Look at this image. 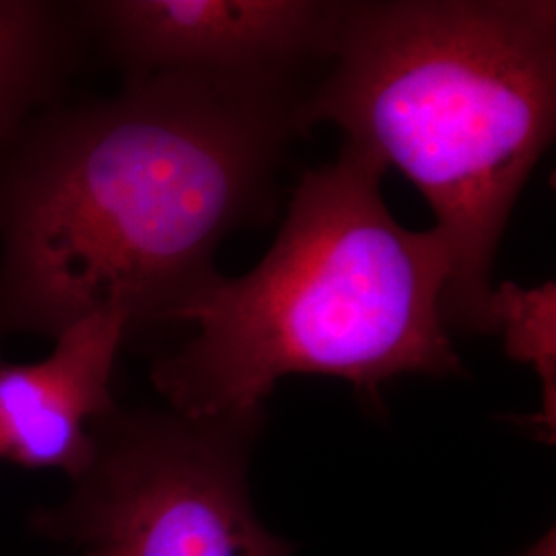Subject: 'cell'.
<instances>
[{
  "instance_id": "cell-8",
  "label": "cell",
  "mask_w": 556,
  "mask_h": 556,
  "mask_svg": "<svg viewBox=\"0 0 556 556\" xmlns=\"http://www.w3.org/2000/svg\"><path fill=\"white\" fill-rule=\"evenodd\" d=\"M491 318L503 332L505 351L517 363L532 365L542 381V413L534 417L551 435L556 417V287H519L501 282L493 289Z\"/></svg>"
},
{
  "instance_id": "cell-1",
  "label": "cell",
  "mask_w": 556,
  "mask_h": 556,
  "mask_svg": "<svg viewBox=\"0 0 556 556\" xmlns=\"http://www.w3.org/2000/svg\"><path fill=\"white\" fill-rule=\"evenodd\" d=\"M298 80L157 73L48 110L0 179V338H54L98 312L128 337L223 275L220 243L275 206L303 119Z\"/></svg>"
},
{
  "instance_id": "cell-2",
  "label": "cell",
  "mask_w": 556,
  "mask_h": 556,
  "mask_svg": "<svg viewBox=\"0 0 556 556\" xmlns=\"http://www.w3.org/2000/svg\"><path fill=\"white\" fill-rule=\"evenodd\" d=\"M305 126L397 167L450 256L443 319L495 334L493 270L517 199L555 139L556 2L351 0Z\"/></svg>"
},
{
  "instance_id": "cell-3",
  "label": "cell",
  "mask_w": 556,
  "mask_h": 556,
  "mask_svg": "<svg viewBox=\"0 0 556 556\" xmlns=\"http://www.w3.org/2000/svg\"><path fill=\"white\" fill-rule=\"evenodd\" d=\"M386 172L344 140L334 163L303 174L258 266L220 277L181 314L197 334L151 371L169 410H262L289 376L346 379L379 406L390 379L464 371L441 309L447 250L435 229L392 217Z\"/></svg>"
},
{
  "instance_id": "cell-6",
  "label": "cell",
  "mask_w": 556,
  "mask_h": 556,
  "mask_svg": "<svg viewBox=\"0 0 556 556\" xmlns=\"http://www.w3.org/2000/svg\"><path fill=\"white\" fill-rule=\"evenodd\" d=\"M126 338L128 319L110 309L68 326L38 363L0 358V459L79 477L93 425L118 408L112 378Z\"/></svg>"
},
{
  "instance_id": "cell-9",
  "label": "cell",
  "mask_w": 556,
  "mask_h": 556,
  "mask_svg": "<svg viewBox=\"0 0 556 556\" xmlns=\"http://www.w3.org/2000/svg\"><path fill=\"white\" fill-rule=\"evenodd\" d=\"M83 556H93V555H87V553H85V555H83Z\"/></svg>"
},
{
  "instance_id": "cell-5",
  "label": "cell",
  "mask_w": 556,
  "mask_h": 556,
  "mask_svg": "<svg viewBox=\"0 0 556 556\" xmlns=\"http://www.w3.org/2000/svg\"><path fill=\"white\" fill-rule=\"evenodd\" d=\"M338 0H89V41L126 79L197 73L229 79L298 80L330 59Z\"/></svg>"
},
{
  "instance_id": "cell-4",
  "label": "cell",
  "mask_w": 556,
  "mask_h": 556,
  "mask_svg": "<svg viewBox=\"0 0 556 556\" xmlns=\"http://www.w3.org/2000/svg\"><path fill=\"white\" fill-rule=\"evenodd\" d=\"M262 422L264 408L213 418L116 408L93 425L71 495L34 526L93 556H291L248 489Z\"/></svg>"
},
{
  "instance_id": "cell-7",
  "label": "cell",
  "mask_w": 556,
  "mask_h": 556,
  "mask_svg": "<svg viewBox=\"0 0 556 556\" xmlns=\"http://www.w3.org/2000/svg\"><path fill=\"white\" fill-rule=\"evenodd\" d=\"M89 43L79 2L0 0V179L34 122L62 103Z\"/></svg>"
}]
</instances>
